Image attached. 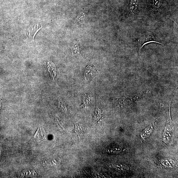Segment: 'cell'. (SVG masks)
Listing matches in <instances>:
<instances>
[{"label": "cell", "mask_w": 178, "mask_h": 178, "mask_svg": "<svg viewBox=\"0 0 178 178\" xmlns=\"http://www.w3.org/2000/svg\"><path fill=\"white\" fill-rule=\"evenodd\" d=\"M171 102L169 104V112L167 113L168 117L166 126L162 139V142L166 145L168 144L170 141L173 133V124L172 120L170 114Z\"/></svg>", "instance_id": "6da1fadb"}, {"label": "cell", "mask_w": 178, "mask_h": 178, "mask_svg": "<svg viewBox=\"0 0 178 178\" xmlns=\"http://www.w3.org/2000/svg\"><path fill=\"white\" fill-rule=\"evenodd\" d=\"M46 132L45 130L42 126H39L38 130L34 135V138L35 139L38 140H43L46 136Z\"/></svg>", "instance_id": "277c9868"}, {"label": "cell", "mask_w": 178, "mask_h": 178, "mask_svg": "<svg viewBox=\"0 0 178 178\" xmlns=\"http://www.w3.org/2000/svg\"><path fill=\"white\" fill-rule=\"evenodd\" d=\"M85 15L86 14L84 13H81V14L79 15L77 18L75 22H74V23H76L77 22H78V21H80L82 18L84 17L85 16Z\"/></svg>", "instance_id": "9c48e42d"}, {"label": "cell", "mask_w": 178, "mask_h": 178, "mask_svg": "<svg viewBox=\"0 0 178 178\" xmlns=\"http://www.w3.org/2000/svg\"><path fill=\"white\" fill-rule=\"evenodd\" d=\"M143 43H142V46L140 48L139 51L146 44L151 43H156L161 45H163L161 43H160L156 40V38L155 37L152 35V34L148 33L145 35V38H143V40H142Z\"/></svg>", "instance_id": "3957f363"}, {"label": "cell", "mask_w": 178, "mask_h": 178, "mask_svg": "<svg viewBox=\"0 0 178 178\" xmlns=\"http://www.w3.org/2000/svg\"><path fill=\"white\" fill-rule=\"evenodd\" d=\"M138 5L139 0H130V10L132 14H135L137 13Z\"/></svg>", "instance_id": "5b68a950"}, {"label": "cell", "mask_w": 178, "mask_h": 178, "mask_svg": "<svg viewBox=\"0 0 178 178\" xmlns=\"http://www.w3.org/2000/svg\"><path fill=\"white\" fill-rule=\"evenodd\" d=\"M163 0H152L153 5L155 8L160 7L162 2Z\"/></svg>", "instance_id": "ba28073f"}, {"label": "cell", "mask_w": 178, "mask_h": 178, "mask_svg": "<svg viewBox=\"0 0 178 178\" xmlns=\"http://www.w3.org/2000/svg\"><path fill=\"white\" fill-rule=\"evenodd\" d=\"M82 126L79 124H76V131L78 135H81L84 133V127L82 128Z\"/></svg>", "instance_id": "52a82bcc"}, {"label": "cell", "mask_w": 178, "mask_h": 178, "mask_svg": "<svg viewBox=\"0 0 178 178\" xmlns=\"http://www.w3.org/2000/svg\"><path fill=\"white\" fill-rule=\"evenodd\" d=\"M155 123H152L148 126L140 134V136L143 140H145L150 137L152 134L155 126Z\"/></svg>", "instance_id": "7a4b0ae2"}, {"label": "cell", "mask_w": 178, "mask_h": 178, "mask_svg": "<svg viewBox=\"0 0 178 178\" xmlns=\"http://www.w3.org/2000/svg\"><path fill=\"white\" fill-rule=\"evenodd\" d=\"M41 28L38 29V28H36V26H33L30 28L28 30L29 36L30 38H32L33 39L34 36H35L36 33Z\"/></svg>", "instance_id": "8992f818"}]
</instances>
